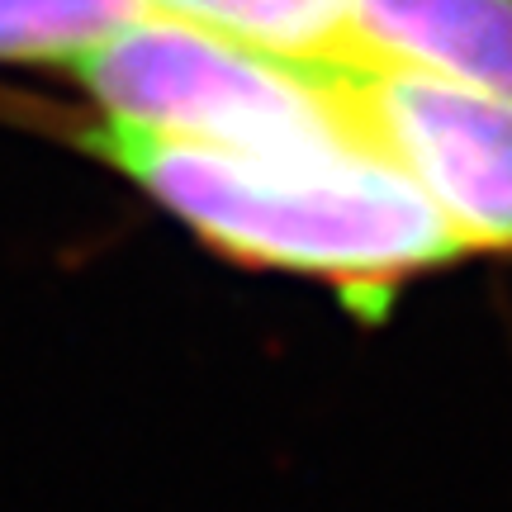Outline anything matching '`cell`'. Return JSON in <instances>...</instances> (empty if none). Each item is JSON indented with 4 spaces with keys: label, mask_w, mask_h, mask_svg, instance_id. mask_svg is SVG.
Returning a JSON list of instances; mask_svg holds the SVG:
<instances>
[{
    "label": "cell",
    "mask_w": 512,
    "mask_h": 512,
    "mask_svg": "<svg viewBox=\"0 0 512 512\" xmlns=\"http://www.w3.org/2000/svg\"><path fill=\"white\" fill-rule=\"evenodd\" d=\"M76 143L214 252L328 280L356 309L465 256L437 204L380 157H261L114 114L76 128Z\"/></svg>",
    "instance_id": "obj_1"
},
{
    "label": "cell",
    "mask_w": 512,
    "mask_h": 512,
    "mask_svg": "<svg viewBox=\"0 0 512 512\" xmlns=\"http://www.w3.org/2000/svg\"><path fill=\"white\" fill-rule=\"evenodd\" d=\"M114 119L261 157H370L318 57H290L171 15L124 19L62 62Z\"/></svg>",
    "instance_id": "obj_2"
},
{
    "label": "cell",
    "mask_w": 512,
    "mask_h": 512,
    "mask_svg": "<svg viewBox=\"0 0 512 512\" xmlns=\"http://www.w3.org/2000/svg\"><path fill=\"white\" fill-rule=\"evenodd\" d=\"M356 143L399 166L465 252H512V105L389 57H318Z\"/></svg>",
    "instance_id": "obj_3"
},
{
    "label": "cell",
    "mask_w": 512,
    "mask_h": 512,
    "mask_svg": "<svg viewBox=\"0 0 512 512\" xmlns=\"http://www.w3.org/2000/svg\"><path fill=\"white\" fill-rule=\"evenodd\" d=\"M351 57L427 67L512 105V0H361Z\"/></svg>",
    "instance_id": "obj_4"
},
{
    "label": "cell",
    "mask_w": 512,
    "mask_h": 512,
    "mask_svg": "<svg viewBox=\"0 0 512 512\" xmlns=\"http://www.w3.org/2000/svg\"><path fill=\"white\" fill-rule=\"evenodd\" d=\"M152 15H171L214 34L242 38L290 57H351L361 0H138Z\"/></svg>",
    "instance_id": "obj_5"
},
{
    "label": "cell",
    "mask_w": 512,
    "mask_h": 512,
    "mask_svg": "<svg viewBox=\"0 0 512 512\" xmlns=\"http://www.w3.org/2000/svg\"><path fill=\"white\" fill-rule=\"evenodd\" d=\"M143 15L138 0H0V62H67Z\"/></svg>",
    "instance_id": "obj_6"
}]
</instances>
